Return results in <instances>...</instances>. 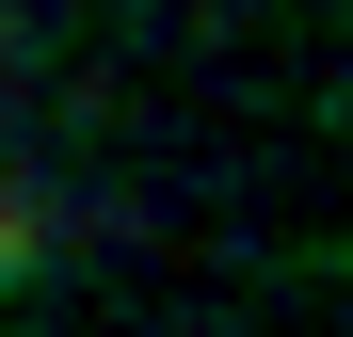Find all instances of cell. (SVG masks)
I'll return each instance as SVG.
<instances>
[{
    "mask_svg": "<svg viewBox=\"0 0 353 337\" xmlns=\"http://www.w3.org/2000/svg\"><path fill=\"white\" fill-rule=\"evenodd\" d=\"M17 273H32V225H17V209H0V289H17Z\"/></svg>",
    "mask_w": 353,
    "mask_h": 337,
    "instance_id": "obj_1",
    "label": "cell"
}]
</instances>
